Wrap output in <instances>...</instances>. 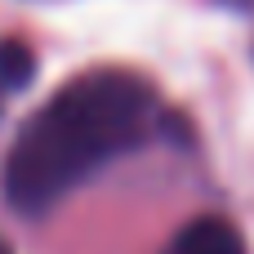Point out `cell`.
Returning <instances> with one entry per match:
<instances>
[{"mask_svg": "<svg viewBox=\"0 0 254 254\" xmlns=\"http://www.w3.org/2000/svg\"><path fill=\"white\" fill-rule=\"evenodd\" d=\"M161 121L152 80L125 67H98L67 80L13 138L0 188L4 201L36 219L89 183L112 161L138 152Z\"/></svg>", "mask_w": 254, "mask_h": 254, "instance_id": "cell-1", "label": "cell"}, {"mask_svg": "<svg viewBox=\"0 0 254 254\" xmlns=\"http://www.w3.org/2000/svg\"><path fill=\"white\" fill-rule=\"evenodd\" d=\"M161 254H246V237L228 219L205 214V219H192L188 228H179Z\"/></svg>", "mask_w": 254, "mask_h": 254, "instance_id": "cell-2", "label": "cell"}, {"mask_svg": "<svg viewBox=\"0 0 254 254\" xmlns=\"http://www.w3.org/2000/svg\"><path fill=\"white\" fill-rule=\"evenodd\" d=\"M36 76V58L22 40H0V94H18L27 89Z\"/></svg>", "mask_w": 254, "mask_h": 254, "instance_id": "cell-3", "label": "cell"}, {"mask_svg": "<svg viewBox=\"0 0 254 254\" xmlns=\"http://www.w3.org/2000/svg\"><path fill=\"white\" fill-rule=\"evenodd\" d=\"M223 4H232V9H250L254 0H223Z\"/></svg>", "mask_w": 254, "mask_h": 254, "instance_id": "cell-4", "label": "cell"}, {"mask_svg": "<svg viewBox=\"0 0 254 254\" xmlns=\"http://www.w3.org/2000/svg\"><path fill=\"white\" fill-rule=\"evenodd\" d=\"M0 254H13V250H9V246H4V241H0Z\"/></svg>", "mask_w": 254, "mask_h": 254, "instance_id": "cell-5", "label": "cell"}, {"mask_svg": "<svg viewBox=\"0 0 254 254\" xmlns=\"http://www.w3.org/2000/svg\"><path fill=\"white\" fill-rule=\"evenodd\" d=\"M0 98H4V94H0Z\"/></svg>", "mask_w": 254, "mask_h": 254, "instance_id": "cell-6", "label": "cell"}]
</instances>
